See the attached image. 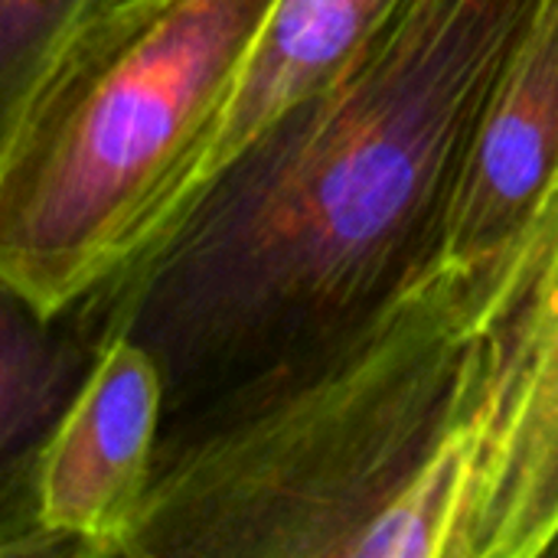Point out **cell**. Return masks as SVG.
<instances>
[{
    "label": "cell",
    "instance_id": "277c9868",
    "mask_svg": "<svg viewBox=\"0 0 558 558\" xmlns=\"http://www.w3.org/2000/svg\"><path fill=\"white\" fill-rule=\"evenodd\" d=\"M167 415L157 356L131 333L108 337L36 451L3 471L0 553L124 558Z\"/></svg>",
    "mask_w": 558,
    "mask_h": 558
},
{
    "label": "cell",
    "instance_id": "5b68a950",
    "mask_svg": "<svg viewBox=\"0 0 558 558\" xmlns=\"http://www.w3.org/2000/svg\"><path fill=\"white\" fill-rule=\"evenodd\" d=\"M558 556V203L487 333V458L468 558Z\"/></svg>",
    "mask_w": 558,
    "mask_h": 558
},
{
    "label": "cell",
    "instance_id": "52a82bcc",
    "mask_svg": "<svg viewBox=\"0 0 558 558\" xmlns=\"http://www.w3.org/2000/svg\"><path fill=\"white\" fill-rule=\"evenodd\" d=\"M402 7L405 0H275L226 108L160 206L144 245L114 278L141 268L183 226L209 186L284 114L340 78Z\"/></svg>",
    "mask_w": 558,
    "mask_h": 558
},
{
    "label": "cell",
    "instance_id": "8992f818",
    "mask_svg": "<svg viewBox=\"0 0 558 558\" xmlns=\"http://www.w3.org/2000/svg\"><path fill=\"white\" fill-rule=\"evenodd\" d=\"M558 203V0H543L477 118L448 206L441 265L520 252Z\"/></svg>",
    "mask_w": 558,
    "mask_h": 558
},
{
    "label": "cell",
    "instance_id": "3957f363",
    "mask_svg": "<svg viewBox=\"0 0 558 558\" xmlns=\"http://www.w3.org/2000/svg\"><path fill=\"white\" fill-rule=\"evenodd\" d=\"M275 0H118L0 128V284L59 320L144 245Z\"/></svg>",
    "mask_w": 558,
    "mask_h": 558
},
{
    "label": "cell",
    "instance_id": "6da1fadb",
    "mask_svg": "<svg viewBox=\"0 0 558 558\" xmlns=\"http://www.w3.org/2000/svg\"><path fill=\"white\" fill-rule=\"evenodd\" d=\"M539 3L405 0L141 268L62 324L92 353L141 340L177 415L379 311L441 265L477 118Z\"/></svg>",
    "mask_w": 558,
    "mask_h": 558
},
{
    "label": "cell",
    "instance_id": "ba28073f",
    "mask_svg": "<svg viewBox=\"0 0 558 558\" xmlns=\"http://www.w3.org/2000/svg\"><path fill=\"white\" fill-rule=\"evenodd\" d=\"M118 0H0V128L10 124L69 46Z\"/></svg>",
    "mask_w": 558,
    "mask_h": 558
},
{
    "label": "cell",
    "instance_id": "7a4b0ae2",
    "mask_svg": "<svg viewBox=\"0 0 558 558\" xmlns=\"http://www.w3.org/2000/svg\"><path fill=\"white\" fill-rule=\"evenodd\" d=\"M546 222L170 415L124 558H468L487 333Z\"/></svg>",
    "mask_w": 558,
    "mask_h": 558
}]
</instances>
